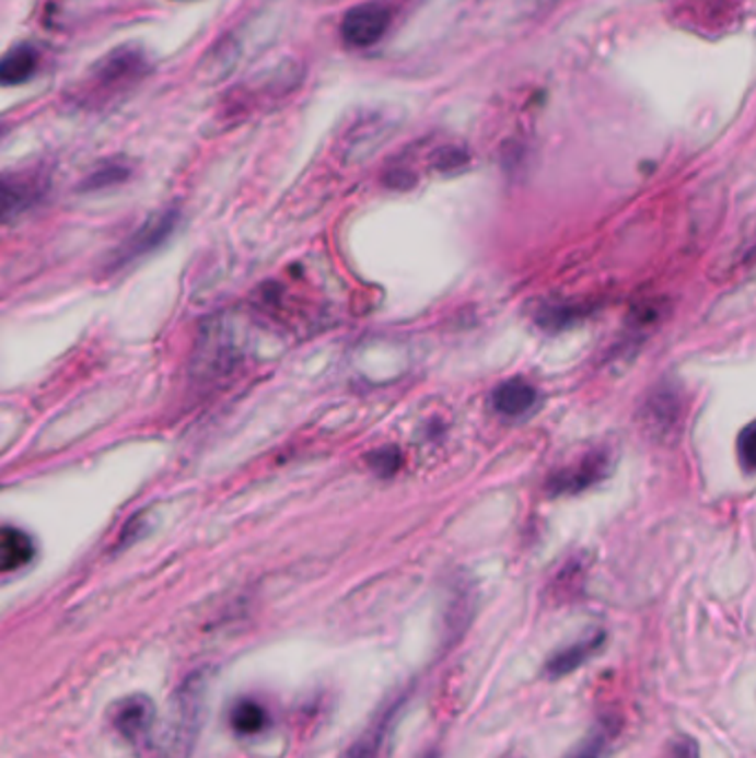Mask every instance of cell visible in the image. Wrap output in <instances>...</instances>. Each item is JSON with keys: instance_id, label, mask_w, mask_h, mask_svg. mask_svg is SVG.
I'll return each instance as SVG.
<instances>
[{"instance_id": "cell-1", "label": "cell", "mask_w": 756, "mask_h": 758, "mask_svg": "<svg viewBox=\"0 0 756 758\" xmlns=\"http://www.w3.org/2000/svg\"><path fill=\"white\" fill-rule=\"evenodd\" d=\"M147 71H149V62L140 49H131V47L116 49L92 67L85 88H82V101L105 103L112 96H118L125 90L133 88V84L140 82Z\"/></svg>"}, {"instance_id": "cell-2", "label": "cell", "mask_w": 756, "mask_h": 758, "mask_svg": "<svg viewBox=\"0 0 756 758\" xmlns=\"http://www.w3.org/2000/svg\"><path fill=\"white\" fill-rule=\"evenodd\" d=\"M613 464V455L608 448H595L588 451L585 455L577 457L572 464L559 468L550 481H548V490L553 494H574L581 492L585 488H591L595 483H600Z\"/></svg>"}, {"instance_id": "cell-3", "label": "cell", "mask_w": 756, "mask_h": 758, "mask_svg": "<svg viewBox=\"0 0 756 758\" xmlns=\"http://www.w3.org/2000/svg\"><path fill=\"white\" fill-rule=\"evenodd\" d=\"M393 21L391 8L386 3H362L353 10L347 12V16L342 19L340 32L347 45L351 47H373L375 43H380L384 38V34L388 32Z\"/></svg>"}, {"instance_id": "cell-4", "label": "cell", "mask_w": 756, "mask_h": 758, "mask_svg": "<svg viewBox=\"0 0 756 758\" xmlns=\"http://www.w3.org/2000/svg\"><path fill=\"white\" fill-rule=\"evenodd\" d=\"M178 226V211L176 209H166L155 213L153 218H149L131 237L129 242L118 250L116 256V267L129 265L131 260L144 256V253L158 248L162 242H166L174 233V229Z\"/></svg>"}, {"instance_id": "cell-5", "label": "cell", "mask_w": 756, "mask_h": 758, "mask_svg": "<svg viewBox=\"0 0 756 758\" xmlns=\"http://www.w3.org/2000/svg\"><path fill=\"white\" fill-rule=\"evenodd\" d=\"M682 415H684V406H682V393L670 388V386H661L656 393H652L645 401V421L648 429L652 433H672L679 424H682Z\"/></svg>"}, {"instance_id": "cell-6", "label": "cell", "mask_w": 756, "mask_h": 758, "mask_svg": "<svg viewBox=\"0 0 756 758\" xmlns=\"http://www.w3.org/2000/svg\"><path fill=\"white\" fill-rule=\"evenodd\" d=\"M539 395L537 388L520 377L501 382L495 390H492V408L509 419H517L524 417L526 412L533 410V406L537 404Z\"/></svg>"}, {"instance_id": "cell-7", "label": "cell", "mask_w": 756, "mask_h": 758, "mask_svg": "<svg viewBox=\"0 0 756 758\" xmlns=\"http://www.w3.org/2000/svg\"><path fill=\"white\" fill-rule=\"evenodd\" d=\"M112 723L120 736H125L127 740H138L149 732L153 723V703L142 695L127 697L114 710Z\"/></svg>"}, {"instance_id": "cell-8", "label": "cell", "mask_w": 756, "mask_h": 758, "mask_svg": "<svg viewBox=\"0 0 756 758\" xmlns=\"http://www.w3.org/2000/svg\"><path fill=\"white\" fill-rule=\"evenodd\" d=\"M604 643H606V632H593V634L579 639L577 643L559 650L557 654L550 656V661L546 663V674H548L550 679L566 677V674L574 672L588 658L595 656L602 650Z\"/></svg>"}, {"instance_id": "cell-9", "label": "cell", "mask_w": 756, "mask_h": 758, "mask_svg": "<svg viewBox=\"0 0 756 758\" xmlns=\"http://www.w3.org/2000/svg\"><path fill=\"white\" fill-rule=\"evenodd\" d=\"M34 555L36 548L30 535L14 526L3 528V535H0V565H3L5 574L25 568L34 559Z\"/></svg>"}, {"instance_id": "cell-10", "label": "cell", "mask_w": 756, "mask_h": 758, "mask_svg": "<svg viewBox=\"0 0 756 758\" xmlns=\"http://www.w3.org/2000/svg\"><path fill=\"white\" fill-rule=\"evenodd\" d=\"M38 69V51L32 45H16L12 47L3 62H0V80L5 88H14V84L27 82Z\"/></svg>"}, {"instance_id": "cell-11", "label": "cell", "mask_w": 756, "mask_h": 758, "mask_svg": "<svg viewBox=\"0 0 756 758\" xmlns=\"http://www.w3.org/2000/svg\"><path fill=\"white\" fill-rule=\"evenodd\" d=\"M395 712H397V705H391L388 710H384V712L377 716L375 725H371V727L351 745V749L347 751L345 758H377V754H380V749H382V745H384V738H386V730H388V725L393 723Z\"/></svg>"}, {"instance_id": "cell-12", "label": "cell", "mask_w": 756, "mask_h": 758, "mask_svg": "<svg viewBox=\"0 0 756 758\" xmlns=\"http://www.w3.org/2000/svg\"><path fill=\"white\" fill-rule=\"evenodd\" d=\"M129 176H131V166L125 160H107V162L98 164L94 172L85 180H82L80 189L90 191V194L105 191V189H112L116 185H123Z\"/></svg>"}, {"instance_id": "cell-13", "label": "cell", "mask_w": 756, "mask_h": 758, "mask_svg": "<svg viewBox=\"0 0 756 758\" xmlns=\"http://www.w3.org/2000/svg\"><path fill=\"white\" fill-rule=\"evenodd\" d=\"M38 196V189H34V183L25 178H5L3 183V215L5 220H12L21 211H25Z\"/></svg>"}, {"instance_id": "cell-14", "label": "cell", "mask_w": 756, "mask_h": 758, "mask_svg": "<svg viewBox=\"0 0 756 758\" xmlns=\"http://www.w3.org/2000/svg\"><path fill=\"white\" fill-rule=\"evenodd\" d=\"M231 725L240 734H256L267 725V712L256 701H240L231 712Z\"/></svg>"}, {"instance_id": "cell-15", "label": "cell", "mask_w": 756, "mask_h": 758, "mask_svg": "<svg viewBox=\"0 0 756 758\" xmlns=\"http://www.w3.org/2000/svg\"><path fill=\"white\" fill-rule=\"evenodd\" d=\"M369 466L380 477H393L402 466V455L397 448H380L369 457Z\"/></svg>"}, {"instance_id": "cell-16", "label": "cell", "mask_w": 756, "mask_h": 758, "mask_svg": "<svg viewBox=\"0 0 756 758\" xmlns=\"http://www.w3.org/2000/svg\"><path fill=\"white\" fill-rule=\"evenodd\" d=\"M736 453H738L741 466L745 470H754L756 473V421H754V424L745 427L743 433L738 435Z\"/></svg>"}, {"instance_id": "cell-17", "label": "cell", "mask_w": 756, "mask_h": 758, "mask_svg": "<svg viewBox=\"0 0 756 758\" xmlns=\"http://www.w3.org/2000/svg\"><path fill=\"white\" fill-rule=\"evenodd\" d=\"M608 734L597 730L591 736H588L579 747H574V751L568 758H604L606 745H608Z\"/></svg>"}, {"instance_id": "cell-18", "label": "cell", "mask_w": 756, "mask_h": 758, "mask_svg": "<svg viewBox=\"0 0 756 758\" xmlns=\"http://www.w3.org/2000/svg\"><path fill=\"white\" fill-rule=\"evenodd\" d=\"M462 162H464V153L462 151L446 149V151H442V155L438 160V168H442V172H449V168L462 166Z\"/></svg>"}, {"instance_id": "cell-19", "label": "cell", "mask_w": 756, "mask_h": 758, "mask_svg": "<svg viewBox=\"0 0 756 758\" xmlns=\"http://www.w3.org/2000/svg\"><path fill=\"white\" fill-rule=\"evenodd\" d=\"M686 747H688V743H686V745H679L675 758H695V756H688V754H686Z\"/></svg>"}]
</instances>
